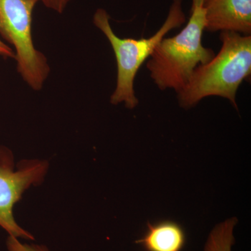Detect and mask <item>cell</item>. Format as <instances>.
<instances>
[{"instance_id": "7a4b0ae2", "label": "cell", "mask_w": 251, "mask_h": 251, "mask_svg": "<svg viewBox=\"0 0 251 251\" xmlns=\"http://www.w3.org/2000/svg\"><path fill=\"white\" fill-rule=\"evenodd\" d=\"M205 30L203 6L191 9L186 27L173 37L162 39L147 63L150 77L159 90L179 93L187 85L195 69L209 62L215 54L202 44Z\"/></svg>"}, {"instance_id": "9c48e42d", "label": "cell", "mask_w": 251, "mask_h": 251, "mask_svg": "<svg viewBox=\"0 0 251 251\" xmlns=\"http://www.w3.org/2000/svg\"><path fill=\"white\" fill-rule=\"evenodd\" d=\"M72 0H39L46 7L62 14L66 6Z\"/></svg>"}, {"instance_id": "8fae6325", "label": "cell", "mask_w": 251, "mask_h": 251, "mask_svg": "<svg viewBox=\"0 0 251 251\" xmlns=\"http://www.w3.org/2000/svg\"><path fill=\"white\" fill-rule=\"evenodd\" d=\"M206 1L207 0H192L191 9H194L195 7H198V6H203Z\"/></svg>"}, {"instance_id": "8992f818", "label": "cell", "mask_w": 251, "mask_h": 251, "mask_svg": "<svg viewBox=\"0 0 251 251\" xmlns=\"http://www.w3.org/2000/svg\"><path fill=\"white\" fill-rule=\"evenodd\" d=\"M205 30L251 34V0H207L203 5Z\"/></svg>"}, {"instance_id": "5b68a950", "label": "cell", "mask_w": 251, "mask_h": 251, "mask_svg": "<svg viewBox=\"0 0 251 251\" xmlns=\"http://www.w3.org/2000/svg\"><path fill=\"white\" fill-rule=\"evenodd\" d=\"M48 170V162L38 159L25 160L16 167L12 152L0 147V226L11 237L34 239L15 221L14 207L26 190L44 181Z\"/></svg>"}, {"instance_id": "ba28073f", "label": "cell", "mask_w": 251, "mask_h": 251, "mask_svg": "<svg viewBox=\"0 0 251 251\" xmlns=\"http://www.w3.org/2000/svg\"><path fill=\"white\" fill-rule=\"evenodd\" d=\"M237 222V219L232 218L216 226L209 234L204 251H231L234 243L233 228Z\"/></svg>"}, {"instance_id": "52a82bcc", "label": "cell", "mask_w": 251, "mask_h": 251, "mask_svg": "<svg viewBox=\"0 0 251 251\" xmlns=\"http://www.w3.org/2000/svg\"><path fill=\"white\" fill-rule=\"evenodd\" d=\"M135 242L145 251H181L186 244V234L182 227L174 221L148 223L146 232Z\"/></svg>"}, {"instance_id": "277c9868", "label": "cell", "mask_w": 251, "mask_h": 251, "mask_svg": "<svg viewBox=\"0 0 251 251\" xmlns=\"http://www.w3.org/2000/svg\"><path fill=\"white\" fill-rule=\"evenodd\" d=\"M39 0H0V35L16 50L18 72L34 90L42 89L50 67L35 49L31 35L32 15Z\"/></svg>"}, {"instance_id": "3957f363", "label": "cell", "mask_w": 251, "mask_h": 251, "mask_svg": "<svg viewBox=\"0 0 251 251\" xmlns=\"http://www.w3.org/2000/svg\"><path fill=\"white\" fill-rule=\"evenodd\" d=\"M93 22L106 36L116 57L117 86L110 97V102L113 105L124 103L126 108H134L138 104L134 91L135 77L143 63L150 58L165 36L186 22L183 0H173L166 21L160 29L148 39H122L117 36L110 25V16L103 9L97 10Z\"/></svg>"}, {"instance_id": "30bf717a", "label": "cell", "mask_w": 251, "mask_h": 251, "mask_svg": "<svg viewBox=\"0 0 251 251\" xmlns=\"http://www.w3.org/2000/svg\"><path fill=\"white\" fill-rule=\"evenodd\" d=\"M0 56H2L4 58H15L16 54L11 47L5 44L0 39Z\"/></svg>"}, {"instance_id": "6da1fadb", "label": "cell", "mask_w": 251, "mask_h": 251, "mask_svg": "<svg viewBox=\"0 0 251 251\" xmlns=\"http://www.w3.org/2000/svg\"><path fill=\"white\" fill-rule=\"evenodd\" d=\"M220 40L222 46L219 53L198 66L187 85L177 94L182 108H192L206 97H219L237 108L238 89L251 74V36L221 31Z\"/></svg>"}]
</instances>
